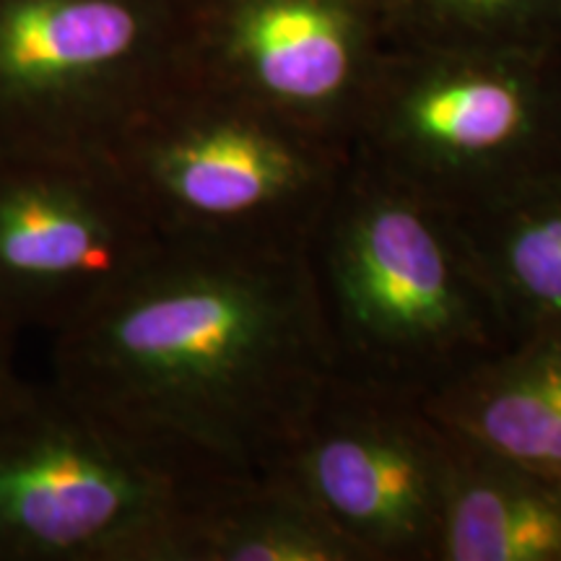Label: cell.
Wrapping results in <instances>:
<instances>
[{"label":"cell","instance_id":"6da1fadb","mask_svg":"<svg viewBox=\"0 0 561 561\" xmlns=\"http://www.w3.org/2000/svg\"><path fill=\"white\" fill-rule=\"evenodd\" d=\"M335 364L305 244L167 240L53 335V382L201 481L273 473Z\"/></svg>","mask_w":561,"mask_h":561},{"label":"cell","instance_id":"7a4b0ae2","mask_svg":"<svg viewBox=\"0 0 561 561\" xmlns=\"http://www.w3.org/2000/svg\"><path fill=\"white\" fill-rule=\"evenodd\" d=\"M307 257L346 380L426 401L515 341L458 216L356 161Z\"/></svg>","mask_w":561,"mask_h":561},{"label":"cell","instance_id":"3957f363","mask_svg":"<svg viewBox=\"0 0 561 561\" xmlns=\"http://www.w3.org/2000/svg\"><path fill=\"white\" fill-rule=\"evenodd\" d=\"M348 159L453 214L561 170V50L390 42Z\"/></svg>","mask_w":561,"mask_h":561},{"label":"cell","instance_id":"277c9868","mask_svg":"<svg viewBox=\"0 0 561 561\" xmlns=\"http://www.w3.org/2000/svg\"><path fill=\"white\" fill-rule=\"evenodd\" d=\"M208 483L53 380L0 392V561H170Z\"/></svg>","mask_w":561,"mask_h":561},{"label":"cell","instance_id":"5b68a950","mask_svg":"<svg viewBox=\"0 0 561 561\" xmlns=\"http://www.w3.org/2000/svg\"><path fill=\"white\" fill-rule=\"evenodd\" d=\"M112 164L164 240L305 244L348 153L195 76Z\"/></svg>","mask_w":561,"mask_h":561},{"label":"cell","instance_id":"8992f818","mask_svg":"<svg viewBox=\"0 0 561 561\" xmlns=\"http://www.w3.org/2000/svg\"><path fill=\"white\" fill-rule=\"evenodd\" d=\"M195 79V0H0V149L115 157Z\"/></svg>","mask_w":561,"mask_h":561},{"label":"cell","instance_id":"52a82bcc","mask_svg":"<svg viewBox=\"0 0 561 561\" xmlns=\"http://www.w3.org/2000/svg\"><path fill=\"white\" fill-rule=\"evenodd\" d=\"M107 159L0 149V314L66 331L164 248Z\"/></svg>","mask_w":561,"mask_h":561},{"label":"cell","instance_id":"ba28073f","mask_svg":"<svg viewBox=\"0 0 561 561\" xmlns=\"http://www.w3.org/2000/svg\"><path fill=\"white\" fill-rule=\"evenodd\" d=\"M447 462L424 401L335 375L276 471L364 561H437Z\"/></svg>","mask_w":561,"mask_h":561},{"label":"cell","instance_id":"9c48e42d","mask_svg":"<svg viewBox=\"0 0 561 561\" xmlns=\"http://www.w3.org/2000/svg\"><path fill=\"white\" fill-rule=\"evenodd\" d=\"M388 45L377 0H195V76L346 153Z\"/></svg>","mask_w":561,"mask_h":561},{"label":"cell","instance_id":"30bf717a","mask_svg":"<svg viewBox=\"0 0 561 561\" xmlns=\"http://www.w3.org/2000/svg\"><path fill=\"white\" fill-rule=\"evenodd\" d=\"M424 409L447 434L561 491V328L507 343L426 398Z\"/></svg>","mask_w":561,"mask_h":561},{"label":"cell","instance_id":"8fae6325","mask_svg":"<svg viewBox=\"0 0 561 561\" xmlns=\"http://www.w3.org/2000/svg\"><path fill=\"white\" fill-rule=\"evenodd\" d=\"M450 437L437 561H561V491Z\"/></svg>","mask_w":561,"mask_h":561},{"label":"cell","instance_id":"7c38bea8","mask_svg":"<svg viewBox=\"0 0 561 561\" xmlns=\"http://www.w3.org/2000/svg\"><path fill=\"white\" fill-rule=\"evenodd\" d=\"M170 561H364L284 473L214 481L182 517Z\"/></svg>","mask_w":561,"mask_h":561},{"label":"cell","instance_id":"4fadbf2b","mask_svg":"<svg viewBox=\"0 0 561 561\" xmlns=\"http://www.w3.org/2000/svg\"><path fill=\"white\" fill-rule=\"evenodd\" d=\"M455 216L512 339L561 328V170Z\"/></svg>","mask_w":561,"mask_h":561},{"label":"cell","instance_id":"5bb4252c","mask_svg":"<svg viewBox=\"0 0 561 561\" xmlns=\"http://www.w3.org/2000/svg\"><path fill=\"white\" fill-rule=\"evenodd\" d=\"M392 45L561 50V0H377Z\"/></svg>","mask_w":561,"mask_h":561},{"label":"cell","instance_id":"9a60e30c","mask_svg":"<svg viewBox=\"0 0 561 561\" xmlns=\"http://www.w3.org/2000/svg\"><path fill=\"white\" fill-rule=\"evenodd\" d=\"M19 331L0 314V392L9 390L19 380V371L13 367V351H16Z\"/></svg>","mask_w":561,"mask_h":561}]
</instances>
